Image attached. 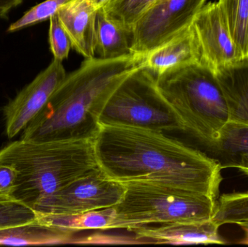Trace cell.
Segmentation results:
<instances>
[{
    "mask_svg": "<svg viewBox=\"0 0 248 247\" xmlns=\"http://www.w3.org/2000/svg\"><path fill=\"white\" fill-rule=\"evenodd\" d=\"M238 53L239 62H248V0H218Z\"/></svg>",
    "mask_w": 248,
    "mask_h": 247,
    "instance_id": "cell-19",
    "label": "cell"
},
{
    "mask_svg": "<svg viewBox=\"0 0 248 247\" xmlns=\"http://www.w3.org/2000/svg\"><path fill=\"white\" fill-rule=\"evenodd\" d=\"M23 0H0V19L7 18L10 10L20 5Z\"/></svg>",
    "mask_w": 248,
    "mask_h": 247,
    "instance_id": "cell-26",
    "label": "cell"
},
{
    "mask_svg": "<svg viewBox=\"0 0 248 247\" xmlns=\"http://www.w3.org/2000/svg\"><path fill=\"white\" fill-rule=\"evenodd\" d=\"M0 162L17 171L13 198L33 209L98 167L93 139L35 142L20 139L0 149Z\"/></svg>",
    "mask_w": 248,
    "mask_h": 247,
    "instance_id": "cell-3",
    "label": "cell"
},
{
    "mask_svg": "<svg viewBox=\"0 0 248 247\" xmlns=\"http://www.w3.org/2000/svg\"><path fill=\"white\" fill-rule=\"evenodd\" d=\"M92 1H93V4H94L96 9L99 10V9L101 8V7H104V6L108 2L109 0H92Z\"/></svg>",
    "mask_w": 248,
    "mask_h": 247,
    "instance_id": "cell-28",
    "label": "cell"
},
{
    "mask_svg": "<svg viewBox=\"0 0 248 247\" xmlns=\"http://www.w3.org/2000/svg\"><path fill=\"white\" fill-rule=\"evenodd\" d=\"M99 168L117 182L149 181L218 200L222 168L212 157L163 132L102 126L93 139Z\"/></svg>",
    "mask_w": 248,
    "mask_h": 247,
    "instance_id": "cell-1",
    "label": "cell"
},
{
    "mask_svg": "<svg viewBox=\"0 0 248 247\" xmlns=\"http://www.w3.org/2000/svg\"><path fill=\"white\" fill-rule=\"evenodd\" d=\"M157 0H109L103 7L109 20L128 30Z\"/></svg>",
    "mask_w": 248,
    "mask_h": 247,
    "instance_id": "cell-21",
    "label": "cell"
},
{
    "mask_svg": "<svg viewBox=\"0 0 248 247\" xmlns=\"http://www.w3.org/2000/svg\"><path fill=\"white\" fill-rule=\"evenodd\" d=\"M39 214V213H38ZM45 223L75 233L84 230H110L116 221L114 207L93 210L77 215H41Z\"/></svg>",
    "mask_w": 248,
    "mask_h": 247,
    "instance_id": "cell-17",
    "label": "cell"
},
{
    "mask_svg": "<svg viewBox=\"0 0 248 247\" xmlns=\"http://www.w3.org/2000/svg\"><path fill=\"white\" fill-rule=\"evenodd\" d=\"M207 0H157L131 30L134 55L144 56L174 37L192 23Z\"/></svg>",
    "mask_w": 248,
    "mask_h": 247,
    "instance_id": "cell-8",
    "label": "cell"
},
{
    "mask_svg": "<svg viewBox=\"0 0 248 247\" xmlns=\"http://www.w3.org/2000/svg\"><path fill=\"white\" fill-rule=\"evenodd\" d=\"M219 228L211 220L162 224L158 227L141 226L129 232L142 243L151 242L170 245H225L227 241L220 235Z\"/></svg>",
    "mask_w": 248,
    "mask_h": 247,
    "instance_id": "cell-11",
    "label": "cell"
},
{
    "mask_svg": "<svg viewBox=\"0 0 248 247\" xmlns=\"http://www.w3.org/2000/svg\"><path fill=\"white\" fill-rule=\"evenodd\" d=\"M208 152L222 169L231 168L239 157L248 154V125L229 122Z\"/></svg>",
    "mask_w": 248,
    "mask_h": 247,
    "instance_id": "cell-18",
    "label": "cell"
},
{
    "mask_svg": "<svg viewBox=\"0 0 248 247\" xmlns=\"http://www.w3.org/2000/svg\"><path fill=\"white\" fill-rule=\"evenodd\" d=\"M156 84L180 119L183 131L209 150L230 122L216 74L201 64H188L157 75Z\"/></svg>",
    "mask_w": 248,
    "mask_h": 247,
    "instance_id": "cell-4",
    "label": "cell"
},
{
    "mask_svg": "<svg viewBox=\"0 0 248 247\" xmlns=\"http://www.w3.org/2000/svg\"><path fill=\"white\" fill-rule=\"evenodd\" d=\"M17 172L14 167L0 162V200L13 198Z\"/></svg>",
    "mask_w": 248,
    "mask_h": 247,
    "instance_id": "cell-25",
    "label": "cell"
},
{
    "mask_svg": "<svg viewBox=\"0 0 248 247\" xmlns=\"http://www.w3.org/2000/svg\"><path fill=\"white\" fill-rule=\"evenodd\" d=\"M191 27L199 47L200 64L216 73L239 62L237 47L218 1L205 3Z\"/></svg>",
    "mask_w": 248,
    "mask_h": 247,
    "instance_id": "cell-9",
    "label": "cell"
},
{
    "mask_svg": "<svg viewBox=\"0 0 248 247\" xmlns=\"http://www.w3.org/2000/svg\"><path fill=\"white\" fill-rule=\"evenodd\" d=\"M213 221L219 226L248 221V192L224 194L218 197Z\"/></svg>",
    "mask_w": 248,
    "mask_h": 247,
    "instance_id": "cell-20",
    "label": "cell"
},
{
    "mask_svg": "<svg viewBox=\"0 0 248 247\" xmlns=\"http://www.w3.org/2000/svg\"><path fill=\"white\" fill-rule=\"evenodd\" d=\"M71 0H46L32 7L25 13L23 17L10 25L7 29L8 33L21 30L29 26H33L49 19L58 13V10Z\"/></svg>",
    "mask_w": 248,
    "mask_h": 247,
    "instance_id": "cell-23",
    "label": "cell"
},
{
    "mask_svg": "<svg viewBox=\"0 0 248 247\" xmlns=\"http://www.w3.org/2000/svg\"><path fill=\"white\" fill-rule=\"evenodd\" d=\"M215 74L228 106L230 123L248 125V62H237Z\"/></svg>",
    "mask_w": 248,
    "mask_h": 247,
    "instance_id": "cell-14",
    "label": "cell"
},
{
    "mask_svg": "<svg viewBox=\"0 0 248 247\" xmlns=\"http://www.w3.org/2000/svg\"><path fill=\"white\" fill-rule=\"evenodd\" d=\"M49 42L54 59L63 61L67 59L72 47L71 39L62 26L58 13L49 17Z\"/></svg>",
    "mask_w": 248,
    "mask_h": 247,
    "instance_id": "cell-24",
    "label": "cell"
},
{
    "mask_svg": "<svg viewBox=\"0 0 248 247\" xmlns=\"http://www.w3.org/2000/svg\"><path fill=\"white\" fill-rule=\"evenodd\" d=\"M143 56L86 59L65 77L45 108L23 131L35 142L90 140L100 129V113L112 93L134 71Z\"/></svg>",
    "mask_w": 248,
    "mask_h": 247,
    "instance_id": "cell-2",
    "label": "cell"
},
{
    "mask_svg": "<svg viewBox=\"0 0 248 247\" xmlns=\"http://www.w3.org/2000/svg\"><path fill=\"white\" fill-rule=\"evenodd\" d=\"M39 219V214L30 206L15 200H0V230L16 227Z\"/></svg>",
    "mask_w": 248,
    "mask_h": 247,
    "instance_id": "cell-22",
    "label": "cell"
},
{
    "mask_svg": "<svg viewBox=\"0 0 248 247\" xmlns=\"http://www.w3.org/2000/svg\"><path fill=\"white\" fill-rule=\"evenodd\" d=\"M67 74L62 61L54 59L3 109L6 133L13 139L37 117Z\"/></svg>",
    "mask_w": 248,
    "mask_h": 247,
    "instance_id": "cell-10",
    "label": "cell"
},
{
    "mask_svg": "<svg viewBox=\"0 0 248 247\" xmlns=\"http://www.w3.org/2000/svg\"><path fill=\"white\" fill-rule=\"evenodd\" d=\"M193 63H200V52L190 24L174 37L144 55L141 68L157 77L170 68Z\"/></svg>",
    "mask_w": 248,
    "mask_h": 247,
    "instance_id": "cell-13",
    "label": "cell"
},
{
    "mask_svg": "<svg viewBox=\"0 0 248 247\" xmlns=\"http://www.w3.org/2000/svg\"><path fill=\"white\" fill-rule=\"evenodd\" d=\"M99 124L183 131L180 119L157 88L155 75L141 67L112 93L100 113Z\"/></svg>",
    "mask_w": 248,
    "mask_h": 247,
    "instance_id": "cell-6",
    "label": "cell"
},
{
    "mask_svg": "<svg viewBox=\"0 0 248 247\" xmlns=\"http://www.w3.org/2000/svg\"><path fill=\"white\" fill-rule=\"evenodd\" d=\"M124 184L108 178L99 167L83 174L35 207L41 215H77L115 207Z\"/></svg>",
    "mask_w": 248,
    "mask_h": 247,
    "instance_id": "cell-7",
    "label": "cell"
},
{
    "mask_svg": "<svg viewBox=\"0 0 248 247\" xmlns=\"http://www.w3.org/2000/svg\"><path fill=\"white\" fill-rule=\"evenodd\" d=\"M97 11L92 0H71L58 11L73 49L85 59L95 58Z\"/></svg>",
    "mask_w": 248,
    "mask_h": 247,
    "instance_id": "cell-12",
    "label": "cell"
},
{
    "mask_svg": "<svg viewBox=\"0 0 248 247\" xmlns=\"http://www.w3.org/2000/svg\"><path fill=\"white\" fill-rule=\"evenodd\" d=\"M231 168H238L243 174L248 175V154L239 157Z\"/></svg>",
    "mask_w": 248,
    "mask_h": 247,
    "instance_id": "cell-27",
    "label": "cell"
},
{
    "mask_svg": "<svg viewBox=\"0 0 248 247\" xmlns=\"http://www.w3.org/2000/svg\"><path fill=\"white\" fill-rule=\"evenodd\" d=\"M122 184L125 192L114 207L113 229L131 231L152 223L205 222L215 215L218 200L207 196L149 181Z\"/></svg>",
    "mask_w": 248,
    "mask_h": 247,
    "instance_id": "cell-5",
    "label": "cell"
},
{
    "mask_svg": "<svg viewBox=\"0 0 248 247\" xmlns=\"http://www.w3.org/2000/svg\"><path fill=\"white\" fill-rule=\"evenodd\" d=\"M95 53L102 59L134 55L131 52V32L109 20L103 7L97 11Z\"/></svg>",
    "mask_w": 248,
    "mask_h": 247,
    "instance_id": "cell-16",
    "label": "cell"
},
{
    "mask_svg": "<svg viewBox=\"0 0 248 247\" xmlns=\"http://www.w3.org/2000/svg\"><path fill=\"white\" fill-rule=\"evenodd\" d=\"M74 233L37 219L16 227L0 230V245L26 246L64 244Z\"/></svg>",
    "mask_w": 248,
    "mask_h": 247,
    "instance_id": "cell-15",
    "label": "cell"
}]
</instances>
